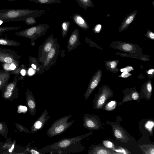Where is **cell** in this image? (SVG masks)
Wrapping results in <instances>:
<instances>
[{
  "label": "cell",
  "mask_w": 154,
  "mask_h": 154,
  "mask_svg": "<svg viewBox=\"0 0 154 154\" xmlns=\"http://www.w3.org/2000/svg\"><path fill=\"white\" fill-rule=\"evenodd\" d=\"M92 135L91 132L69 138H64L39 149L43 154H65L82 152L86 149L81 141Z\"/></svg>",
  "instance_id": "obj_1"
},
{
  "label": "cell",
  "mask_w": 154,
  "mask_h": 154,
  "mask_svg": "<svg viewBox=\"0 0 154 154\" xmlns=\"http://www.w3.org/2000/svg\"><path fill=\"white\" fill-rule=\"evenodd\" d=\"M45 11L27 9H0V20L3 22L23 21L28 17L35 18L46 15Z\"/></svg>",
  "instance_id": "obj_2"
},
{
  "label": "cell",
  "mask_w": 154,
  "mask_h": 154,
  "mask_svg": "<svg viewBox=\"0 0 154 154\" xmlns=\"http://www.w3.org/2000/svg\"><path fill=\"white\" fill-rule=\"evenodd\" d=\"M72 115L62 117L55 120L46 132L47 135L49 137H53L64 132L70 127L75 120L68 122Z\"/></svg>",
  "instance_id": "obj_3"
},
{
  "label": "cell",
  "mask_w": 154,
  "mask_h": 154,
  "mask_svg": "<svg viewBox=\"0 0 154 154\" xmlns=\"http://www.w3.org/2000/svg\"><path fill=\"white\" fill-rule=\"evenodd\" d=\"M20 57L16 51L13 50L0 48V62L13 63L19 67Z\"/></svg>",
  "instance_id": "obj_4"
},
{
  "label": "cell",
  "mask_w": 154,
  "mask_h": 154,
  "mask_svg": "<svg viewBox=\"0 0 154 154\" xmlns=\"http://www.w3.org/2000/svg\"><path fill=\"white\" fill-rule=\"evenodd\" d=\"M113 96V93L110 89L104 87L99 94L95 96L93 101L94 109H97L102 108L107 100Z\"/></svg>",
  "instance_id": "obj_5"
},
{
  "label": "cell",
  "mask_w": 154,
  "mask_h": 154,
  "mask_svg": "<svg viewBox=\"0 0 154 154\" xmlns=\"http://www.w3.org/2000/svg\"><path fill=\"white\" fill-rule=\"evenodd\" d=\"M84 127L90 130H97L102 126L99 116L95 115L86 114L83 117Z\"/></svg>",
  "instance_id": "obj_6"
},
{
  "label": "cell",
  "mask_w": 154,
  "mask_h": 154,
  "mask_svg": "<svg viewBox=\"0 0 154 154\" xmlns=\"http://www.w3.org/2000/svg\"><path fill=\"white\" fill-rule=\"evenodd\" d=\"M48 28L49 26L47 24H39L16 32L15 35L18 36L32 38L37 33H41L46 31Z\"/></svg>",
  "instance_id": "obj_7"
},
{
  "label": "cell",
  "mask_w": 154,
  "mask_h": 154,
  "mask_svg": "<svg viewBox=\"0 0 154 154\" xmlns=\"http://www.w3.org/2000/svg\"><path fill=\"white\" fill-rule=\"evenodd\" d=\"M48 114L47 110L46 109H45L40 117L33 125L31 130L32 133H36L43 128L46 123L50 118Z\"/></svg>",
  "instance_id": "obj_8"
},
{
  "label": "cell",
  "mask_w": 154,
  "mask_h": 154,
  "mask_svg": "<svg viewBox=\"0 0 154 154\" xmlns=\"http://www.w3.org/2000/svg\"><path fill=\"white\" fill-rule=\"evenodd\" d=\"M102 72L98 70L94 76L89 85L87 89L84 94L85 100L88 99L95 88L97 86L101 80Z\"/></svg>",
  "instance_id": "obj_9"
},
{
  "label": "cell",
  "mask_w": 154,
  "mask_h": 154,
  "mask_svg": "<svg viewBox=\"0 0 154 154\" xmlns=\"http://www.w3.org/2000/svg\"><path fill=\"white\" fill-rule=\"evenodd\" d=\"M113 134L117 139L125 143L129 140L123 129L118 125H112Z\"/></svg>",
  "instance_id": "obj_10"
},
{
  "label": "cell",
  "mask_w": 154,
  "mask_h": 154,
  "mask_svg": "<svg viewBox=\"0 0 154 154\" xmlns=\"http://www.w3.org/2000/svg\"><path fill=\"white\" fill-rule=\"evenodd\" d=\"M89 154H120L119 153L106 147L91 146L88 151Z\"/></svg>",
  "instance_id": "obj_11"
},
{
  "label": "cell",
  "mask_w": 154,
  "mask_h": 154,
  "mask_svg": "<svg viewBox=\"0 0 154 154\" xmlns=\"http://www.w3.org/2000/svg\"><path fill=\"white\" fill-rule=\"evenodd\" d=\"M137 13V12L136 11H134L126 17L122 23L119 29L120 32L124 30L128 27V26L133 22Z\"/></svg>",
  "instance_id": "obj_12"
},
{
  "label": "cell",
  "mask_w": 154,
  "mask_h": 154,
  "mask_svg": "<svg viewBox=\"0 0 154 154\" xmlns=\"http://www.w3.org/2000/svg\"><path fill=\"white\" fill-rule=\"evenodd\" d=\"M72 18L74 22L82 29H85L89 28L85 20L80 14L75 13L73 15Z\"/></svg>",
  "instance_id": "obj_13"
},
{
  "label": "cell",
  "mask_w": 154,
  "mask_h": 154,
  "mask_svg": "<svg viewBox=\"0 0 154 154\" xmlns=\"http://www.w3.org/2000/svg\"><path fill=\"white\" fill-rule=\"evenodd\" d=\"M10 71L0 70V88L7 84L10 78Z\"/></svg>",
  "instance_id": "obj_14"
},
{
  "label": "cell",
  "mask_w": 154,
  "mask_h": 154,
  "mask_svg": "<svg viewBox=\"0 0 154 154\" xmlns=\"http://www.w3.org/2000/svg\"><path fill=\"white\" fill-rule=\"evenodd\" d=\"M27 101L28 106L30 110L31 113L33 115L36 112V104L34 96L32 94L29 95Z\"/></svg>",
  "instance_id": "obj_15"
},
{
  "label": "cell",
  "mask_w": 154,
  "mask_h": 154,
  "mask_svg": "<svg viewBox=\"0 0 154 154\" xmlns=\"http://www.w3.org/2000/svg\"><path fill=\"white\" fill-rule=\"evenodd\" d=\"M139 97L140 96L138 92L134 91L130 94L125 95L122 100V103H124L131 100L138 101L140 99Z\"/></svg>",
  "instance_id": "obj_16"
},
{
  "label": "cell",
  "mask_w": 154,
  "mask_h": 154,
  "mask_svg": "<svg viewBox=\"0 0 154 154\" xmlns=\"http://www.w3.org/2000/svg\"><path fill=\"white\" fill-rule=\"evenodd\" d=\"M0 45L11 46H18L20 45L21 44L20 42L15 40L0 37Z\"/></svg>",
  "instance_id": "obj_17"
},
{
  "label": "cell",
  "mask_w": 154,
  "mask_h": 154,
  "mask_svg": "<svg viewBox=\"0 0 154 154\" xmlns=\"http://www.w3.org/2000/svg\"><path fill=\"white\" fill-rule=\"evenodd\" d=\"M139 147L145 154H154V145L153 144L141 145Z\"/></svg>",
  "instance_id": "obj_18"
},
{
  "label": "cell",
  "mask_w": 154,
  "mask_h": 154,
  "mask_svg": "<svg viewBox=\"0 0 154 154\" xmlns=\"http://www.w3.org/2000/svg\"><path fill=\"white\" fill-rule=\"evenodd\" d=\"M80 7L87 10L88 8H94V5L91 0H75Z\"/></svg>",
  "instance_id": "obj_19"
},
{
  "label": "cell",
  "mask_w": 154,
  "mask_h": 154,
  "mask_svg": "<svg viewBox=\"0 0 154 154\" xmlns=\"http://www.w3.org/2000/svg\"><path fill=\"white\" fill-rule=\"evenodd\" d=\"M152 90V86L150 82L147 83L144 87L143 90L144 95L143 98L145 99L149 100L151 96Z\"/></svg>",
  "instance_id": "obj_20"
},
{
  "label": "cell",
  "mask_w": 154,
  "mask_h": 154,
  "mask_svg": "<svg viewBox=\"0 0 154 154\" xmlns=\"http://www.w3.org/2000/svg\"><path fill=\"white\" fill-rule=\"evenodd\" d=\"M41 4H47L61 3L60 0H27Z\"/></svg>",
  "instance_id": "obj_21"
},
{
  "label": "cell",
  "mask_w": 154,
  "mask_h": 154,
  "mask_svg": "<svg viewBox=\"0 0 154 154\" xmlns=\"http://www.w3.org/2000/svg\"><path fill=\"white\" fill-rule=\"evenodd\" d=\"M117 105L116 102L115 100H112L106 104L104 107V110L111 111L114 110Z\"/></svg>",
  "instance_id": "obj_22"
},
{
  "label": "cell",
  "mask_w": 154,
  "mask_h": 154,
  "mask_svg": "<svg viewBox=\"0 0 154 154\" xmlns=\"http://www.w3.org/2000/svg\"><path fill=\"white\" fill-rule=\"evenodd\" d=\"M20 26H0V34L6 31L18 29L21 28Z\"/></svg>",
  "instance_id": "obj_23"
},
{
  "label": "cell",
  "mask_w": 154,
  "mask_h": 154,
  "mask_svg": "<svg viewBox=\"0 0 154 154\" xmlns=\"http://www.w3.org/2000/svg\"><path fill=\"white\" fill-rule=\"evenodd\" d=\"M70 24L69 21L65 20L64 21L62 24V32L63 35L65 34L69 28Z\"/></svg>",
  "instance_id": "obj_24"
},
{
  "label": "cell",
  "mask_w": 154,
  "mask_h": 154,
  "mask_svg": "<svg viewBox=\"0 0 154 154\" xmlns=\"http://www.w3.org/2000/svg\"><path fill=\"white\" fill-rule=\"evenodd\" d=\"M103 143L104 146L107 148L113 150L115 148L114 144L109 141L106 140H103Z\"/></svg>",
  "instance_id": "obj_25"
},
{
  "label": "cell",
  "mask_w": 154,
  "mask_h": 154,
  "mask_svg": "<svg viewBox=\"0 0 154 154\" xmlns=\"http://www.w3.org/2000/svg\"><path fill=\"white\" fill-rule=\"evenodd\" d=\"M24 21H25V23L28 25L34 24L37 23L35 18L32 17H27Z\"/></svg>",
  "instance_id": "obj_26"
},
{
  "label": "cell",
  "mask_w": 154,
  "mask_h": 154,
  "mask_svg": "<svg viewBox=\"0 0 154 154\" xmlns=\"http://www.w3.org/2000/svg\"><path fill=\"white\" fill-rule=\"evenodd\" d=\"M115 152L119 153L120 154H128L130 152L127 150L120 147H117L113 150Z\"/></svg>",
  "instance_id": "obj_27"
},
{
  "label": "cell",
  "mask_w": 154,
  "mask_h": 154,
  "mask_svg": "<svg viewBox=\"0 0 154 154\" xmlns=\"http://www.w3.org/2000/svg\"><path fill=\"white\" fill-rule=\"evenodd\" d=\"M153 123L152 122L149 121L146 123V127L148 130L152 134V128L153 126Z\"/></svg>",
  "instance_id": "obj_28"
},
{
  "label": "cell",
  "mask_w": 154,
  "mask_h": 154,
  "mask_svg": "<svg viewBox=\"0 0 154 154\" xmlns=\"http://www.w3.org/2000/svg\"><path fill=\"white\" fill-rule=\"evenodd\" d=\"M27 108L26 106L20 105L18 107L17 112L19 113L21 112L25 113L27 111Z\"/></svg>",
  "instance_id": "obj_29"
},
{
  "label": "cell",
  "mask_w": 154,
  "mask_h": 154,
  "mask_svg": "<svg viewBox=\"0 0 154 154\" xmlns=\"http://www.w3.org/2000/svg\"><path fill=\"white\" fill-rule=\"evenodd\" d=\"M123 49L126 51H130L132 49V46L128 44H125L122 45Z\"/></svg>",
  "instance_id": "obj_30"
},
{
  "label": "cell",
  "mask_w": 154,
  "mask_h": 154,
  "mask_svg": "<svg viewBox=\"0 0 154 154\" xmlns=\"http://www.w3.org/2000/svg\"><path fill=\"white\" fill-rule=\"evenodd\" d=\"M11 63H3L2 65L4 70L7 71H10L11 70L10 69V66Z\"/></svg>",
  "instance_id": "obj_31"
},
{
  "label": "cell",
  "mask_w": 154,
  "mask_h": 154,
  "mask_svg": "<svg viewBox=\"0 0 154 154\" xmlns=\"http://www.w3.org/2000/svg\"><path fill=\"white\" fill-rule=\"evenodd\" d=\"M30 152L32 154H43V153L40 152L39 149L36 147L35 149H31L30 150Z\"/></svg>",
  "instance_id": "obj_32"
},
{
  "label": "cell",
  "mask_w": 154,
  "mask_h": 154,
  "mask_svg": "<svg viewBox=\"0 0 154 154\" xmlns=\"http://www.w3.org/2000/svg\"><path fill=\"white\" fill-rule=\"evenodd\" d=\"M55 53V50L54 48H51L49 51L48 54V57L49 58H52Z\"/></svg>",
  "instance_id": "obj_33"
},
{
  "label": "cell",
  "mask_w": 154,
  "mask_h": 154,
  "mask_svg": "<svg viewBox=\"0 0 154 154\" xmlns=\"http://www.w3.org/2000/svg\"><path fill=\"white\" fill-rule=\"evenodd\" d=\"M101 25L100 24H98L96 25L94 29V31L96 32H99L101 30Z\"/></svg>",
  "instance_id": "obj_34"
},
{
  "label": "cell",
  "mask_w": 154,
  "mask_h": 154,
  "mask_svg": "<svg viewBox=\"0 0 154 154\" xmlns=\"http://www.w3.org/2000/svg\"><path fill=\"white\" fill-rule=\"evenodd\" d=\"M51 43H48L45 45L44 50L45 51H48L51 50Z\"/></svg>",
  "instance_id": "obj_35"
},
{
  "label": "cell",
  "mask_w": 154,
  "mask_h": 154,
  "mask_svg": "<svg viewBox=\"0 0 154 154\" xmlns=\"http://www.w3.org/2000/svg\"><path fill=\"white\" fill-rule=\"evenodd\" d=\"M117 63L116 61H113L109 63V66L112 69H115L117 66Z\"/></svg>",
  "instance_id": "obj_36"
},
{
  "label": "cell",
  "mask_w": 154,
  "mask_h": 154,
  "mask_svg": "<svg viewBox=\"0 0 154 154\" xmlns=\"http://www.w3.org/2000/svg\"><path fill=\"white\" fill-rule=\"evenodd\" d=\"M12 94V92H10L5 91L4 93V96L6 98H9L11 97Z\"/></svg>",
  "instance_id": "obj_37"
},
{
  "label": "cell",
  "mask_w": 154,
  "mask_h": 154,
  "mask_svg": "<svg viewBox=\"0 0 154 154\" xmlns=\"http://www.w3.org/2000/svg\"><path fill=\"white\" fill-rule=\"evenodd\" d=\"M131 75L127 72H124L121 74V77L123 78H127Z\"/></svg>",
  "instance_id": "obj_38"
},
{
  "label": "cell",
  "mask_w": 154,
  "mask_h": 154,
  "mask_svg": "<svg viewBox=\"0 0 154 154\" xmlns=\"http://www.w3.org/2000/svg\"><path fill=\"white\" fill-rule=\"evenodd\" d=\"M16 65L13 63H11L10 66V69L11 70H14L15 69L18 68Z\"/></svg>",
  "instance_id": "obj_39"
},
{
  "label": "cell",
  "mask_w": 154,
  "mask_h": 154,
  "mask_svg": "<svg viewBox=\"0 0 154 154\" xmlns=\"http://www.w3.org/2000/svg\"><path fill=\"white\" fill-rule=\"evenodd\" d=\"M148 35L149 37L151 39H154V34L152 32L149 31H148Z\"/></svg>",
  "instance_id": "obj_40"
},
{
  "label": "cell",
  "mask_w": 154,
  "mask_h": 154,
  "mask_svg": "<svg viewBox=\"0 0 154 154\" xmlns=\"http://www.w3.org/2000/svg\"><path fill=\"white\" fill-rule=\"evenodd\" d=\"M35 73V71L32 69L30 68L28 71V74L30 75H32Z\"/></svg>",
  "instance_id": "obj_41"
},
{
  "label": "cell",
  "mask_w": 154,
  "mask_h": 154,
  "mask_svg": "<svg viewBox=\"0 0 154 154\" xmlns=\"http://www.w3.org/2000/svg\"><path fill=\"white\" fill-rule=\"evenodd\" d=\"M20 73L23 76H24L26 74V71L24 69H21L20 71Z\"/></svg>",
  "instance_id": "obj_42"
},
{
  "label": "cell",
  "mask_w": 154,
  "mask_h": 154,
  "mask_svg": "<svg viewBox=\"0 0 154 154\" xmlns=\"http://www.w3.org/2000/svg\"><path fill=\"white\" fill-rule=\"evenodd\" d=\"M126 68L127 69L128 72H130L134 69L133 68L132 66H127Z\"/></svg>",
  "instance_id": "obj_43"
},
{
  "label": "cell",
  "mask_w": 154,
  "mask_h": 154,
  "mask_svg": "<svg viewBox=\"0 0 154 154\" xmlns=\"http://www.w3.org/2000/svg\"><path fill=\"white\" fill-rule=\"evenodd\" d=\"M154 71V69H151L148 71L147 73L151 75L153 73Z\"/></svg>",
  "instance_id": "obj_44"
},
{
  "label": "cell",
  "mask_w": 154,
  "mask_h": 154,
  "mask_svg": "<svg viewBox=\"0 0 154 154\" xmlns=\"http://www.w3.org/2000/svg\"><path fill=\"white\" fill-rule=\"evenodd\" d=\"M14 145L13 144L11 146V148L9 149L8 151L10 152H11L12 150L14 149Z\"/></svg>",
  "instance_id": "obj_45"
},
{
  "label": "cell",
  "mask_w": 154,
  "mask_h": 154,
  "mask_svg": "<svg viewBox=\"0 0 154 154\" xmlns=\"http://www.w3.org/2000/svg\"><path fill=\"white\" fill-rule=\"evenodd\" d=\"M120 71L121 72H127V70L126 68H122L120 69Z\"/></svg>",
  "instance_id": "obj_46"
},
{
  "label": "cell",
  "mask_w": 154,
  "mask_h": 154,
  "mask_svg": "<svg viewBox=\"0 0 154 154\" xmlns=\"http://www.w3.org/2000/svg\"><path fill=\"white\" fill-rule=\"evenodd\" d=\"M31 66L32 67V68L34 69H36V66L34 64H32L31 65Z\"/></svg>",
  "instance_id": "obj_47"
},
{
  "label": "cell",
  "mask_w": 154,
  "mask_h": 154,
  "mask_svg": "<svg viewBox=\"0 0 154 154\" xmlns=\"http://www.w3.org/2000/svg\"><path fill=\"white\" fill-rule=\"evenodd\" d=\"M2 127L3 126L1 124H0V130H1L2 129Z\"/></svg>",
  "instance_id": "obj_48"
},
{
  "label": "cell",
  "mask_w": 154,
  "mask_h": 154,
  "mask_svg": "<svg viewBox=\"0 0 154 154\" xmlns=\"http://www.w3.org/2000/svg\"><path fill=\"white\" fill-rule=\"evenodd\" d=\"M3 23V22L2 20H0V25L2 24Z\"/></svg>",
  "instance_id": "obj_49"
},
{
  "label": "cell",
  "mask_w": 154,
  "mask_h": 154,
  "mask_svg": "<svg viewBox=\"0 0 154 154\" xmlns=\"http://www.w3.org/2000/svg\"><path fill=\"white\" fill-rule=\"evenodd\" d=\"M7 0L9 1H15L17 0Z\"/></svg>",
  "instance_id": "obj_50"
}]
</instances>
